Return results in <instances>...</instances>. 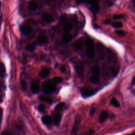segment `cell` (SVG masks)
<instances>
[{
  "instance_id": "1",
  "label": "cell",
  "mask_w": 135,
  "mask_h": 135,
  "mask_svg": "<svg viewBox=\"0 0 135 135\" xmlns=\"http://www.w3.org/2000/svg\"><path fill=\"white\" fill-rule=\"evenodd\" d=\"M87 45V55L89 58H94L95 56V51L94 50L93 41L91 39H88L86 41Z\"/></svg>"
},
{
  "instance_id": "2",
  "label": "cell",
  "mask_w": 135,
  "mask_h": 135,
  "mask_svg": "<svg viewBox=\"0 0 135 135\" xmlns=\"http://www.w3.org/2000/svg\"><path fill=\"white\" fill-rule=\"evenodd\" d=\"M56 90V86L51 81H46L43 84V91L45 94H51Z\"/></svg>"
},
{
  "instance_id": "3",
  "label": "cell",
  "mask_w": 135,
  "mask_h": 135,
  "mask_svg": "<svg viewBox=\"0 0 135 135\" xmlns=\"http://www.w3.org/2000/svg\"><path fill=\"white\" fill-rule=\"evenodd\" d=\"M20 30L22 33H23L24 34H29L30 33H31L33 29L31 26L29 25L23 24L20 26Z\"/></svg>"
},
{
  "instance_id": "4",
  "label": "cell",
  "mask_w": 135,
  "mask_h": 135,
  "mask_svg": "<svg viewBox=\"0 0 135 135\" xmlns=\"http://www.w3.org/2000/svg\"><path fill=\"white\" fill-rule=\"evenodd\" d=\"M81 95L84 98L90 97L95 94V91L92 89H83L81 90Z\"/></svg>"
},
{
  "instance_id": "5",
  "label": "cell",
  "mask_w": 135,
  "mask_h": 135,
  "mask_svg": "<svg viewBox=\"0 0 135 135\" xmlns=\"http://www.w3.org/2000/svg\"><path fill=\"white\" fill-rule=\"evenodd\" d=\"M90 10L94 13H97L99 10V3L97 2H92L90 7Z\"/></svg>"
},
{
  "instance_id": "6",
  "label": "cell",
  "mask_w": 135,
  "mask_h": 135,
  "mask_svg": "<svg viewBox=\"0 0 135 135\" xmlns=\"http://www.w3.org/2000/svg\"><path fill=\"white\" fill-rule=\"evenodd\" d=\"M79 126H80V120L79 119H77L74 125V127H73L71 134L73 135H76L77 134V132H78L79 128Z\"/></svg>"
},
{
  "instance_id": "7",
  "label": "cell",
  "mask_w": 135,
  "mask_h": 135,
  "mask_svg": "<svg viewBox=\"0 0 135 135\" xmlns=\"http://www.w3.org/2000/svg\"><path fill=\"white\" fill-rule=\"evenodd\" d=\"M109 115L108 112L106 111H103L102 112L101 114H100L99 120L100 123H103V122H105L106 120H107V119L109 117Z\"/></svg>"
},
{
  "instance_id": "8",
  "label": "cell",
  "mask_w": 135,
  "mask_h": 135,
  "mask_svg": "<svg viewBox=\"0 0 135 135\" xmlns=\"http://www.w3.org/2000/svg\"><path fill=\"white\" fill-rule=\"evenodd\" d=\"M61 120V116L60 114H54L53 116V121L54 123L56 125H59Z\"/></svg>"
},
{
  "instance_id": "9",
  "label": "cell",
  "mask_w": 135,
  "mask_h": 135,
  "mask_svg": "<svg viewBox=\"0 0 135 135\" xmlns=\"http://www.w3.org/2000/svg\"><path fill=\"white\" fill-rule=\"evenodd\" d=\"M42 19H43L44 21L48 23H51L53 20V18L52 15L47 13L44 14L42 15Z\"/></svg>"
},
{
  "instance_id": "10",
  "label": "cell",
  "mask_w": 135,
  "mask_h": 135,
  "mask_svg": "<svg viewBox=\"0 0 135 135\" xmlns=\"http://www.w3.org/2000/svg\"><path fill=\"white\" fill-rule=\"evenodd\" d=\"M31 90L34 94H37L40 90V87L36 83H32L31 86Z\"/></svg>"
},
{
  "instance_id": "11",
  "label": "cell",
  "mask_w": 135,
  "mask_h": 135,
  "mask_svg": "<svg viewBox=\"0 0 135 135\" xmlns=\"http://www.w3.org/2000/svg\"><path fill=\"white\" fill-rule=\"evenodd\" d=\"M76 69H77V72L79 76L80 77H83L84 75V68H83V65L81 64L78 65V66L76 67Z\"/></svg>"
},
{
  "instance_id": "12",
  "label": "cell",
  "mask_w": 135,
  "mask_h": 135,
  "mask_svg": "<svg viewBox=\"0 0 135 135\" xmlns=\"http://www.w3.org/2000/svg\"><path fill=\"white\" fill-rule=\"evenodd\" d=\"M38 7V5L37 4V3L34 2H30L29 3L28 5V9L30 11H35L36 10Z\"/></svg>"
},
{
  "instance_id": "13",
  "label": "cell",
  "mask_w": 135,
  "mask_h": 135,
  "mask_svg": "<svg viewBox=\"0 0 135 135\" xmlns=\"http://www.w3.org/2000/svg\"><path fill=\"white\" fill-rule=\"evenodd\" d=\"M50 73V70L48 68H45L43 70H41V71L40 73V77H41V78H45L47 77Z\"/></svg>"
},
{
  "instance_id": "14",
  "label": "cell",
  "mask_w": 135,
  "mask_h": 135,
  "mask_svg": "<svg viewBox=\"0 0 135 135\" xmlns=\"http://www.w3.org/2000/svg\"><path fill=\"white\" fill-rule=\"evenodd\" d=\"M42 121L45 125H49L52 121V118L49 116H45L42 117Z\"/></svg>"
},
{
  "instance_id": "15",
  "label": "cell",
  "mask_w": 135,
  "mask_h": 135,
  "mask_svg": "<svg viewBox=\"0 0 135 135\" xmlns=\"http://www.w3.org/2000/svg\"><path fill=\"white\" fill-rule=\"evenodd\" d=\"M82 46H83V41L81 39H79L78 40H77L75 42V43L74 44V47L77 50L81 49Z\"/></svg>"
},
{
  "instance_id": "16",
  "label": "cell",
  "mask_w": 135,
  "mask_h": 135,
  "mask_svg": "<svg viewBox=\"0 0 135 135\" xmlns=\"http://www.w3.org/2000/svg\"><path fill=\"white\" fill-rule=\"evenodd\" d=\"M72 36L70 33H65L62 37V40L65 42H68L71 40Z\"/></svg>"
},
{
  "instance_id": "17",
  "label": "cell",
  "mask_w": 135,
  "mask_h": 135,
  "mask_svg": "<svg viewBox=\"0 0 135 135\" xmlns=\"http://www.w3.org/2000/svg\"><path fill=\"white\" fill-rule=\"evenodd\" d=\"M37 40L38 42L41 44H44L47 42V38L43 35H40L37 38Z\"/></svg>"
},
{
  "instance_id": "18",
  "label": "cell",
  "mask_w": 135,
  "mask_h": 135,
  "mask_svg": "<svg viewBox=\"0 0 135 135\" xmlns=\"http://www.w3.org/2000/svg\"><path fill=\"white\" fill-rule=\"evenodd\" d=\"M39 99L41 101L47 103H51L53 101V100L52 98L49 97H45V96H41V97H40Z\"/></svg>"
},
{
  "instance_id": "19",
  "label": "cell",
  "mask_w": 135,
  "mask_h": 135,
  "mask_svg": "<svg viewBox=\"0 0 135 135\" xmlns=\"http://www.w3.org/2000/svg\"><path fill=\"white\" fill-rule=\"evenodd\" d=\"M110 103L111 105H112L116 108H118L120 106V103H119V102L117 100V99H116L115 98H114L111 100Z\"/></svg>"
},
{
  "instance_id": "20",
  "label": "cell",
  "mask_w": 135,
  "mask_h": 135,
  "mask_svg": "<svg viewBox=\"0 0 135 135\" xmlns=\"http://www.w3.org/2000/svg\"><path fill=\"white\" fill-rule=\"evenodd\" d=\"M91 70H92V72L93 74L95 75V76H96V75H98L100 72V69L99 68V67L98 66H94L92 67V69H91Z\"/></svg>"
},
{
  "instance_id": "21",
  "label": "cell",
  "mask_w": 135,
  "mask_h": 135,
  "mask_svg": "<svg viewBox=\"0 0 135 135\" xmlns=\"http://www.w3.org/2000/svg\"><path fill=\"white\" fill-rule=\"evenodd\" d=\"M90 80L92 83L97 84L99 81V79L97 76L94 75V76H92L90 77Z\"/></svg>"
},
{
  "instance_id": "22",
  "label": "cell",
  "mask_w": 135,
  "mask_h": 135,
  "mask_svg": "<svg viewBox=\"0 0 135 135\" xmlns=\"http://www.w3.org/2000/svg\"><path fill=\"white\" fill-rule=\"evenodd\" d=\"M72 25L70 23H67L64 26L63 29L64 31L68 32L72 29Z\"/></svg>"
},
{
  "instance_id": "23",
  "label": "cell",
  "mask_w": 135,
  "mask_h": 135,
  "mask_svg": "<svg viewBox=\"0 0 135 135\" xmlns=\"http://www.w3.org/2000/svg\"><path fill=\"white\" fill-rule=\"evenodd\" d=\"M112 25H113V26L115 28L119 29V28H122L123 24L122 23V22L117 21V22H115L113 23H112Z\"/></svg>"
},
{
  "instance_id": "24",
  "label": "cell",
  "mask_w": 135,
  "mask_h": 135,
  "mask_svg": "<svg viewBox=\"0 0 135 135\" xmlns=\"http://www.w3.org/2000/svg\"><path fill=\"white\" fill-rule=\"evenodd\" d=\"M64 106V103L63 102H60L59 104L56 106L55 108V111H61L62 109L63 108Z\"/></svg>"
},
{
  "instance_id": "25",
  "label": "cell",
  "mask_w": 135,
  "mask_h": 135,
  "mask_svg": "<svg viewBox=\"0 0 135 135\" xmlns=\"http://www.w3.org/2000/svg\"><path fill=\"white\" fill-rule=\"evenodd\" d=\"M115 33L117 34V35L119 36H125V32L123 30H116L115 31Z\"/></svg>"
},
{
  "instance_id": "26",
  "label": "cell",
  "mask_w": 135,
  "mask_h": 135,
  "mask_svg": "<svg viewBox=\"0 0 135 135\" xmlns=\"http://www.w3.org/2000/svg\"><path fill=\"white\" fill-rule=\"evenodd\" d=\"M21 87L22 90L25 91L26 90V83L25 82V81L24 80H22L21 82Z\"/></svg>"
},
{
  "instance_id": "27",
  "label": "cell",
  "mask_w": 135,
  "mask_h": 135,
  "mask_svg": "<svg viewBox=\"0 0 135 135\" xmlns=\"http://www.w3.org/2000/svg\"><path fill=\"white\" fill-rule=\"evenodd\" d=\"M53 81L54 82H55L56 83H60L62 81V78H61L60 77H55V78H54V79H53Z\"/></svg>"
},
{
  "instance_id": "28",
  "label": "cell",
  "mask_w": 135,
  "mask_h": 135,
  "mask_svg": "<svg viewBox=\"0 0 135 135\" xmlns=\"http://www.w3.org/2000/svg\"><path fill=\"white\" fill-rule=\"evenodd\" d=\"M124 18V15L122 14H115L113 16V18L115 20H120Z\"/></svg>"
},
{
  "instance_id": "29",
  "label": "cell",
  "mask_w": 135,
  "mask_h": 135,
  "mask_svg": "<svg viewBox=\"0 0 135 135\" xmlns=\"http://www.w3.org/2000/svg\"><path fill=\"white\" fill-rule=\"evenodd\" d=\"M26 50H28V51H33V50H34V45L33 44H29L28 46L26 47Z\"/></svg>"
},
{
  "instance_id": "30",
  "label": "cell",
  "mask_w": 135,
  "mask_h": 135,
  "mask_svg": "<svg viewBox=\"0 0 135 135\" xmlns=\"http://www.w3.org/2000/svg\"><path fill=\"white\" fill-rule=\"evenodd\" d=\"M45 106L43 105H41L39 107V111L41 112V113H43L45 110Z\"/></svg>"
},
{
  "instance_id": "31",
  "label": "cell",
  "mask_w": 135,
  "mask_h": 135,
  "mask_svg": "<svg viewBox=\"0 0 135 135\" xmlns=\"http://www.w3.org/2000/svg\"><path fill=\"white\" fill-rule=\"evenodd\" d=\"M2 135H12V134L10 132H9V131H5V132H4Z\"/></svg>"
},
{
  "instance_id": "32",
  "label": "cell",
  "mask_w": 135,
  "mask_h": 135,
  "mask_svg": "<svg viewBox=\"0 0 135 135\" xmlns=\"http://www.w3.org/2000/svg\"><path fill=\"white\" fill-rule=\"evenodd\" d=\"M60 70L61 71V72H65V71H66V68H65L64 65H62L60 68Z\"/></svg>"
},
{
  "instance_id": "33",
  "label": "cell",
  "mask_w": 135,
  "mask_h": 135,
  "mask_svg": "<svg viewBox=\"0 0 135 135\" xmlns=\"http://www.w3.org/2000/svg\"><path fill=\"white\" fill-rule=\"evenodd\" d=\"M95 111H96V109H95V108H94V109H92L91 110V111H90V115H94V114H95Z\"/></svg>"
},
{
  "instance_id": "34",
  "label": "cell",
  "mask_w": 135,
  "mask_h": 135,
  "mask_svg": "<svg viewBox=\"0 0 135 135\" xmlns=\"http://www.w3.org/2000/svg\"><path fill=\"white\" fill-rule=\"evenodd\" d=\"M110 20H106L105 21V23L106 24H109L110 23Z\"/></svg>"
},
{
  "instance_id": "35",
  "label": "cell",
  "mask_w": 135,
  "mask_h": 135,
  "mask_svg": "<svg viewBox=\"0 0 135 135\" xmlns=\"http://www.w3.org/2000/svg\"><path fill=\"white\" fill-rule=\"evenodd\" d=\"M132 84H133V85H134V84H135V77H134V78H133V79L132 80Z\"/></svg>"
},
{
  "instance_id": "36",
  "label": "cell",
  "mask_w": 135,
  "mask_h": 135,
  "mask_svg": "<svg viewBox=\"0 0 135 135\" xmlns=\"http://www.w3.org/2000/svg\"><path fill=\"white\" fill-rule=\"evenodd\" d=\"M135 135V133H134L132 134H130V135Z\"/></svg>"
},
{
  "instance_id": "37",
  "label": "cell",
  "mask_w": 135,
  "mask_h": 135,
  "mask_svg": "<svg viewBox=\"0 0 135 135\" xmlns=\"http://www.w3.org/2000/svg\"><path fill=\"white\" fill-rule=\"evenodd\" d=\"M0 7H1V2H0Z\"/></svg>"
}]
</instances>
